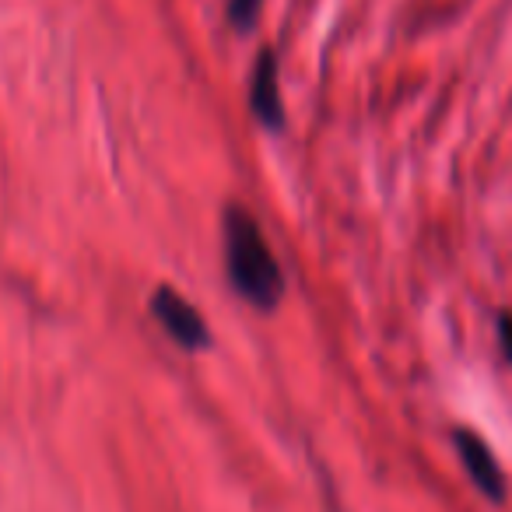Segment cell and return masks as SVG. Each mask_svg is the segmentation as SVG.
<instances>
[{"mask_svg":"<svg viewBox=\"0 0 512 512\" xmlns=\"http://www.w3.org/2000/svg\"><path fill=\"white\" fill-rule=\"evenodd\" d=\"M151 313H155L158 327H162L179 348L204 351L207 344H211V330H207L204 316H200L183 295L172 292V288H158V292L151 295Z\"/></svg>","mask_w":512,"mask_h":512,"instance_id":"cell-2","label":"cell"},{"mask_svg":"<svg viewBox=\"0 0 512 512\" xmlns=\"http://www.w3.org/2000/svg\"><path fill=\"white\" fill-rule=\"evenodd\" d=\"M498 337H502L505 355H509V362H512V316H502V323H498Z\"/></svg>","mask_w":512,"mask_h":512,"instance_id":"cell-6","label":"cell"},{"mask_svg":"<svg viewBox=\"0 0 512 512\" xmlns=\"http://www.w3.org/2000/svg\"><path fill=\"white\" fill-rule=\"evenodd\" d=\"M225 267L232 288L256 309H274L285 299V271L267 242L264 228L246 207H225Z\"/></svg>","mask_w":512,"mask_h":512,"instance_id":"cell-1","label":"cell"},{"mask_svg":"<svg viewBox=\"0 0 512 512\" xmlns=\"http://www.w3.org/2000/svg\"><path fill=\"white\" fill-rule=\"evenodd\" d=\"M453 442H456V449H460V460H463V467H467L470 481L477 484V491L488 498H502L505 474H502V467H498L495 453L488 449V442L477 439V435L467 432V428H456Z\"/></svg>","mask_w":512,"mask_h":512,"instance_id":"cell-3","label":"cell"},{"mask_svg":"<svg viewBox=\"0 0 512 512\" xmlns=\"http://www.w3.org/2000/svg\"><path fill=\"white\" fill-rule=\"evenodd\" d=\"M260 8H264V0H228V22L239 32H249L260 18Z\"/></svg>","mask_w":512,"mask_h":512,"instance_id":"cell-5","label":"cell"},{"mask_svg":"<svg viewBox=\"0 0 512 512\" xmlns=\"http://www.w3.org/2000/svg\"><path fill=\"white\" fill-rule=\"evenodd\" d=\"M249 109L267 130L285 127V106L278 95V57L274 50H264L253 67V85H249Z\"/></svg>","mask_w":512,"mask_h":512,"instance_id":"cell-4","label":"cell"}]
</instances>
